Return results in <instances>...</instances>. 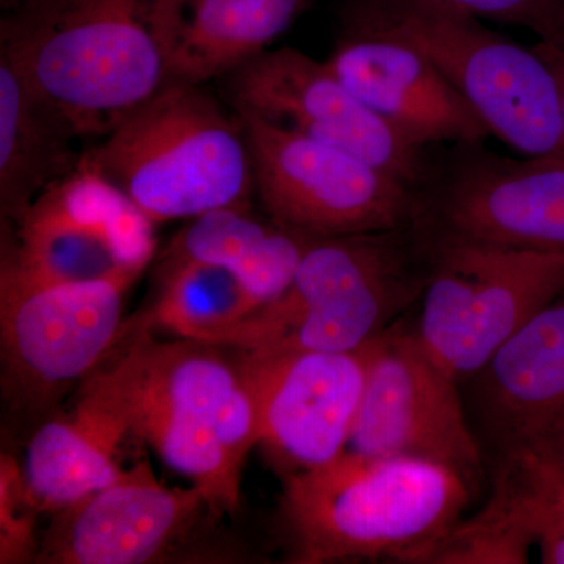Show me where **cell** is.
I'll list each match as a JSON object with an SVG mask.
<instances>
[{
	"label": "cell",
	"mask_w": 564,
	"mask_h": 564,
	"mask_svg": "<svg viewBox=\"0 0 564 564\" xmlns=\"http://www.w3.org/2000/svg\"><path fill=\"white\" fill-rule=\"evenodd\" d=\"M540 545L541 562L564 564V533H544L536 540Z\"/></svg>",
	"instance_id": "cell-28"
},
{
	"label": "cell",
	"mask_w": 564,
	"mask_h": 564,
	"mask_svg": "<svg viewBox=\"0 0 564 564\" xmlns=\"http://www.w3.org/2000/svg\"><path fill=\"white\" fill-rule=\"evenodd\" d=\"M478 20L519 25L541 41H564V9L558 0H426Z\"/></svg>",
	"instance_id": "cell-26"
},
{
	"label": "cell",
	"mask_w": 564,
	"mask_h": 564,
	"mask_svg": "<svg viewBox=\"0 0 564 564\" xmlns=\"http://www.w3.org/2000/svg\"><path fill=\"white\" fill-rule=\"evenodd\" d=\"M558 2L562 3L563 9H564V0H558Z\"/></svg>",
	"instance_id": "cell-30"
},
{
	"label": "cell",
	"mask_w": 564,
	"mask_h": 564,
	"mask_svg": "<svg viewBox=\"0 0 564 564\" xmlns=\"http://www.w3.org/2000/svg\"><path fill=\"white\" fill-rule=\"evenodd\" d=\"M534 543L524 521L492 497L484 513L458 522L419 563H525Z\"/></svg>",
	"instance_id": "cell-23"
},
{
	"label": "cell",
	"mask_w": 564,
	"mask_h": 564,
	"mask_svg": "<svg viewBox=\"0 0 564 564\" xmlns=\"http://www.w3.org/2000/svg\"><path fill=\"white\" fill-rule=\"evenodd\" d=\"M326 63L359 101L419 147L484 143L491 135L422 51L350 10Z\"/></svg>",
	"instance_id": "cell-15"
},
{
	"label": "cell",
	"mask_w": 564,
	"mask_h": 564,
	"mask_svg": "<svg viewBox=\"0 0 564 564\" xmlns=\"http://www.w3.org/2000/svg\"><path fill=\"white\" fill-rule=\"evenodd\" d=\"M313 0H166L170 82L223 79L269 51Z\"/></svg>",
	"instance_id": "cell-19"
},
{
	"label": "cell",
	"mask_w": 564,
	"mask_h": 564,
	"mask_svg": "<svg viewBox=\"0 0 564 564\" xmlns=\"http://www.w3.org/2000/svg\"><path fill=\"white\" fill-rule=\"evenodd\" d=\"M166 0H22L0 22V52L73 122L106 137L170 84Z\"/></svg>",
	"instance_id": "cell-1"
},
{
	"label": "cell",
	"mask_w": 564,
	"mask_h": 564,
	"mask_svg": "<svg viewBox=\"0 0 564 564\" xmlns=\"http://www.w3.org/2000/svg\"><path fill=\"white\" fill-rule=\"evenodd\" d=\"M496 492L525 522L534 541L544 533H564V459L552 466H507Z\"/></svg>",
	"instance_id": "cell-24"
},
{
	"label": "cell",
	"mask_w": 564,
	"mask_h": 564,
	"mask_svg": "<svg viewBox=\"0 0 564 564\" xmlns=\"http://www.w3.org/2000/svg\"><path fill=\"white\" fill-rule=\"evenodd\" d=\"M481 410L503 466L564 459V292L478 370Z\"/></svg>",
	"instance_id": "cell-17"
},
{
	"label": "cell",
	"mask_w": 564,
	"mask_h": 564,
	"mask_svg": "<svg viewBox=\"0 0 564 564\" xmlns=\"http://www.w3.org/2000/svg\"><path fill=\"white\" fill-rule=\"evenodd\" d=\"M217 345L155 343L143 334L109 369L93 372L129 434L191 478L212 510L239 507L245 459L261 443L258 411L239 366Z\"/></svg>",
	"instance_id": "cell-2"
},
{
	"label": "cell",
	"mask_w": 564,
	"mask_h": 564,
	"mask_svg": "<svg viewBox=\"0 0 564 564\" xmlns=\"http://www.w3.org/2000/svg\"><path fill=\"white\" fill-rule=\"evenodd\" d=\"M159 273L161 292L147 322L182 339L217 345L262 306L236 273L217 263L184 262Z\"/></svg>",
	"instance_id": "cell-22"
},
{
	"label": "cell",
	"mask_w": 564,
	"mask_h": 564,
	"mask_svg": "<svg viewBox=\"0 0 564 564\" xmlns=\"http://www.w3.org/2000/svg\"><path fill=\"white\" fill-rule=\"evenodd\" d=\"M261 443L299 470L347 451L361 408L367 344L352 351L242 352Z\"/></svg>",
	"instance_id": "cell-14"
},
{
	"label": "cell",
	"mask_w": 564,
	"mask_h": 564,
	"mask_svg": "<svg viewBox=\"0 0 564 564\" xmlns=\"http://www.w3.org/2000/svg\"><path fill=\"white\" fill-rule=\"evenodd\" d=\"M534 51L547 62L554 70L556 82H558L560 93H562L563 113H564V41H538L534 44Z\"/></svg>",
	"instance_id": "cell-27"
},
{
	"label": "cell",
	"mask_w": 564,
	"mask_h": 564,
	"mask_svg": "<svg viewBox=\"0 0 564 564\" xmlns=\"http://www.w3.org/2000/svg\"><path fill=\"white\" fill-rule=\"evenodd\" d=\"M314 239L258 217L251 203L221 207L188 220L162 256L159 272L184 262H210L231 270L262 302L291 284Z\"/></svg>",
	"instance_id": "cell-21"
},
{
	"label": "cell",
	"mask_w": 564,
	"mask_h": 564,
	"mask_svg": "<svg viewBox=\"0 0 564 564\" xmlns=\"http://www.w3.org/2000/svg\"><path fill=\"white\" fill-rule=\"evenodd\" d=\"M20 2H22V0H0V6H2L3 10L9 11Z\"/></svg>",
	"instance_id": "cell-29"
},
{
	"label": "cell",
	"mask_w": 564,
	"mask_h": 564,
	"mask_svg": "<svg viewBox=\"0 0 564 564\" xmlns=\"http://www.w3.org/2000/svg\"><path fill=\"white\" fill-rule=\"evenodd\" d=\"M456 381L417 333L384 329L367 343L366 386L347 452L441 464L477 486L480 444Z\"/></svg>",
	"instance_id": "cell-11"
},
{
	"label": "cell",
	"mask_w": 564,
	"mask_h": 564,
	"mask_svg": "<svg viewBox=\"0 0 564 564\" xmlns=\"http://www.w3.org/2000/svg\"><path fill=\"white\" fill-rule=\"evenodd\" d=\"M426 254L413 226L314 239L288 289L217 345L242 352L358 350L423 292Z\"/></svg>",
	"instance_id": "cell-5"
},
{
	"label": "cell",
	"mask_w": 564,
	"mask_h": 564,
	"mask_svg": "<svg viewBox=\"0 0 564 564\" xmlns=\"http://www.w3.org/2000/svg\"><path fill=\"white\" fill-rule=\"evenodd\" d=\"M203 508L212 511L199 486L166 488L150 463H139L117 484L55 511L35 563L158 562L195 525Z\"/></svg>",
	"instance_id": "cell-16"
},
{
	"label": "cell",
	"mask_w": 564,
	"mask_h": 564,
	"mask_svg": "<svg viewBox=\"0 0 564 564\" xmlns=\"http://www.w3.org/2000/svg\"><path fill=\"white\" fill-rule=\"evenodd\" d=\"M13 225L2 256L47 282L137 281L158 245L155 223L85 158Z\"/></svg>",
	"instance_id": "cell-12"
},
{
	"label": "cell",
	"mask_w": 564,
	"mask_h": 564,
	"mask_svg": "<svg viewBox=\"0 0 564 564\" xmlns=\"http://www.w3.org/2000/svg\"><path fill=\"white\" fill-rule=\"evenodd\" d=\"M76 410L52 419L33 433L24 481L39 511H55L128 477L117 462L129 430L107 393L85 378Z\"/></svg>",
	"instance_id": "cell-18"
},
{
	"label": "cell",
	"mask_w": 564,
	"mask_h": 564,
	"mask_svg": "<svg viewBox=\"0 0 564 564\" xmlns=\"http://www.w3.org/2000/svg\"><path fill=\"white\" fill-rule=\"evenodd\" d=\"M132 280L47 282L2 256L0 337L7 383L43 404L95 372L122 333Z\"/></svg>",
	"instance_id": "cell-10"
},
{
	"label": "cell",
	"mask_w": 564,
	"mask_h": 564,
	"mask_svg": "<svg viewBox=\"0 0 564 564\" xmlns=\"http://www.w3.org/2000/svg\"><path fill=\"white\" fill-rule=\"evenodd\" d=\"M73 122L0 52V207L14 223L47 188L79 169Z\"/></svg>",
	"instance_id": "cell-20"
},
{
	"label": "cell",
	"mask_w": 564,
	"mask_h": 564,
	"mask_svg": "<svg viewBox=\"0 0 564 564\" xmlns=\"http://www.w3.org/2000/svg\"><path fill=\"white\" fill-rule=\"evenodd\" d=\"M84 158L155 225L248 204L256 193L242 122L203 85L170 82Z\"/></svg>",
	"instance_id": "cell-4"
},
{
	"label": "cell",
	"mask_w": 564,
	"mask_h": 564,
	"mask_svg": "<svg viewBox=\"0 0 564 564\" xmlns=\"http://www.w3.org/2000/svg\"><path fill=\"white\" fill-rule=\"evenodd\" d=\"M223 82L234 111L358 155L414 191L429 176L430 150L359 101L326 62L292 47L269 50Z\"/></svg>",
	"instance_id": "cell-13"
},
{
	"label": "cell",
	"mask_w": 564,
	"mask_h": 564,
	"mask_svg": "<svg viewBox=\"0 0 564 564\" xmlns=\"http://www.w3.org/2000/svg\"><path fill=\"white\" fill-rule=\"evenodd\" d=\"M347 10L422 51L491 135L525 158L564 155L562 93L533 46L426 0H355Z\"/></svg>",
	"instance_id": "cell-6"
},
{
	"label": "cell",
	"mask_w": 564,
	"mask_h": 564,
	"mask_svg": "<svg viewBox=\"0 0 564 564\" xmlns=\"http://www.w3.org/2000/svg\"><path fill=\"white\" fill-rule=\"evenodd\" d=\"M267 215L310 239L413 226L415 191L358 155L239 113Z\"/></svg>",
	"instance_id": "cell-8"
},
{
	"label": "cell",
	"mask_w": 564,
	"mask_h": 564,
	"mask_svg": "<svg viewBox=\"0 0 564 564\" xmlns=\"http://www.w3.org/2000/svg\"><path fill=\"white\" fill-rule=\"evenodd\" d=\"M36 507L25 488L24 473L10 455L0 459V562H35L39 543L33 533Z\"/></svg>",
	"instance_id": "cell-25"
},
{
	"label": "cell",
	"mask_w": 564,
	"mask_h": 564,
	"mask_svg": "<svg viewBox=\"0 0 564 564\" xmlns=\"http://www.w3.org/2000/svg\"><path fill=\"white\" fill-rule=\"evenodd\" d=\"M423 242L463 240L564 254V155L513 159L456 144L415 188Z\"/></svg>",
	"instance_id": "cell-9"
},
{
	"label": "cell",
	"mask_w": 564,
	"mask_h": 564,
	"mask_svg": "<svg viewBox=\"0 0 564 564\" xmlns=\"http://www.w3.org/2000/svg\"><path fill=\"white\" fill-rule=\"evenodd\" d=\"M470 489L441 464L345 451L285 481L281 511L292 562L419 563L458 524Z\"/></svg>",
	"instance_id": "cell-3"
},
{
	"label": "cell",
	"mask_w": 564,
	"mask_h": 564,
	"mask_svg": "<svg viewBox=\"0 0 564 564\" xmlns=\"http://www.w3.org/2000/svg\"><path fill=\"white\" fill-rule=\"evenodd\" d=\"M429 250L419 337L456 380L475 375L564 292V254L436 240Z\"/></svg>",
	"instance_id": "cell-7"
}]
</instances>
